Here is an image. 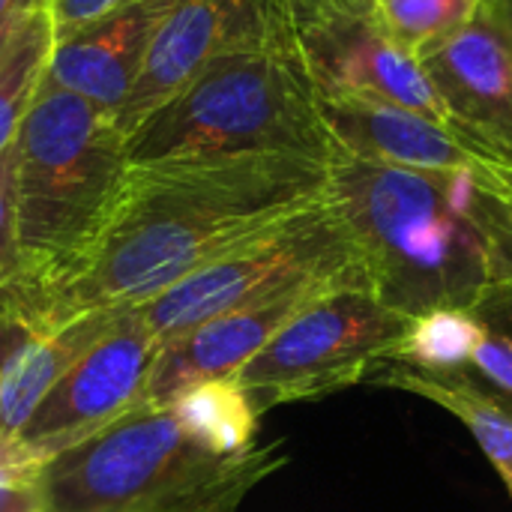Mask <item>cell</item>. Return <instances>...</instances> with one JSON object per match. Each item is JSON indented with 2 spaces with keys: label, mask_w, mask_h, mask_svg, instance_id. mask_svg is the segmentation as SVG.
<instances>
[{
  "label": "cell",
  "mask_w": 512,
  "mask_h": 512,
  "mask_svg": "<svg viewBox=\"0 0 512 512\" xmlns=\"http://www.w3.org/2000/svg\"><path fill=\"white\" fill-rule=\"evenodd\" d=\"M363 384L402 390L420 399L435 402L465 423V429L477 438L486 459L501 474L507 492L512 495V408L495 393H489L468 369L465 372H429L396 357H381L372 363Z\"/></svg>",
  "instance_id": "16"
},
{
  "label": "cell",
  "mask_w": 512,
  "mask_h": 512,
  "mask_svg": "<svg viewBox=\"0 0 512 512\" xmlns=\"http://www.w3.org/2000/svg\"><path fill=\"white\" fill-rule=\"evenodd\" d=\"M0 512H45L42 468L36 465L0 468Z\"/></svg>",
  "instance_id": "23"
},
{
  "label": "cell",
  "mask_w": 512,
  "mask_h": 512,
  "mask_svg": "<svg viewBox=\"0 0 512 512\" xmlns=\"http://www.w3.org/2000/svg\"><path fill=\"white\" fill-rule=\"evenodd\" d=\"M54 51V21L45 6H36L9 48L0 57V156L15 147L21 123L42 87Z\"/></svg>",
  "instance_id": "17"
},
{
  "label": "cell",
  "mask_w": 512,
  "mask_h": 512,
  "mask_svg": "<svg viewBox=\"0 0 512 512\" xmlns=\"http://www.w3.org/2000/svg\"><path fill=\"white\" fill-rule=\"evenodd\" d=\"M330 195V159L297 153L129 165L84 261L48 291L0 309L33 333H51L90 312L141 306Z\"/></svg>",
  "instance_id": "1"
},
{
  "label": "cell",
  "mask_w": 512,
  "mask_h": 512,
  "mask_svg": "<svg viewBox=\"0 0 512 512\" xmlns=\"http://www.w3.org/2000/svg\"><path fill=\"white\" fill-rule=\"evenodd\" d=\"M132 0H48V12H51V21H54V39L126 6Z\"/></svg>",
  "instance_id": "24"
},
{
  "label": "cell",
  "mask_w": 512,
  "mask_h": 512,
  "mask_svg": "<svg viewBox=\"0 0 512 512\" xmlns=\"http://www.w3.org/2000/svg\"><path fill=\"white\" fill-rule=\"evenodd\" d=\"M288 462L285 444L219 456L171 408L135 405L42 465L45 512H234Z\"/></svg>",
  "instance_id": "4"
},
{
  "label": "cell",
  "mask_w": 512,
  "mask_h": 512,
  "mask_svg": "<svg viewBox=\"0 0 512 512\" xmlns=\"http://www.w3.org/2000/svg\"><path fill=\"white\" fill-rule=\"evenodd\" d=\"M360 267H366L360 240L330 195L324 204L306 210L273 234L132 309L144 321L156 348H162L204 321Z\"/></svg>",
  "instance_id": "6"
},
{
  "label": "cell",
  "mask_w": 512,
  "mask_h": 512,
  "mask_svg": "<svg viewBox=\"0 0 512 512\" xmlns=\"http://www.w3.org/2000/svg\"><path fill=\"white\" fill-rule=\"evenodd\" d=\"M288 42H297L291 0H177L150 42L117 126L129 138L219 57Z\"/></svg>",
  "instance_id": "8"
},
{
  "label": "cell",
  "mask_w": 512,
  "mask_h": 512,
  "mask_svg": "<svg viewBox=\"0 0 512 512\" xmlns=\"http://www.w3.org/2000/svg\"><path fill=\"white\" fill-rule=\"evenodd\" d=\"M483 6L510 30V36H512V0H483Z\"/></svg>",
  "instance_id": "28"
},
{
  "label": "cell",
  "mask_w": 512,
  "mask_h": 512,
  "mask_svg": "<svg viewBox=\"0 0 512 512\" xmlns=\"http://www.w3.org/2000/svg\"><path fill=\"white\" fill-rule=\"evenodd\" d=\"M480 9L483 0H369L375 30L414 60L444 48Z\"/></svg>",
  "instance_id": "18"
},
{
  "label": "cell",
  "mask_w": 512,
  "mask_h": 512,
  "mask_svg": "<svg viewBox=\"0 0 512 512\" xmlns=\"http://www.w3.org/2000/svg\"><path fill=\"white\" fill-rule=\"evenodd\" d=\"M321 114L336 153L417 171H512L453 126L408 108L348 93H321Z\"/></svg>",
  "instance_id": "13"
},
{
  "label": "cell",
  "mask_w": 512,
  "mask_h": 512,
  "mask_svg": "<svg viewBox=\"0 0 512 512\" xmlns=\"http://www.w3.org/2000/svg\"><path fill=\"white\" fill-rule=\"evenodd\" d=\"M342 288H369L372 291L369 267L300 285L288 294L270 297L264 303L219 315L213 321H204V324L186 330L183 336H177L159 348V354L150 366L144 393H141V405L168 408L183 393H189L201 384L231 381L255 354H261L270 345V339L279 330H285L309 306H315L318 300H324Z\"/></svg>",
  "instance_id": "11"
},
{
  "label": "cell",
  "mask_w": 512,
  "mask_h": 512,
  "mask_svg": "<svg viewBox=\"0 0 512 512\" xmlns=\"http://www.w3.org/2000/svg\"><path fill=\"white\" fill-rule=\"evenodd\" d=\"M180 426L210 453L237 456L255 447L258 411L234 381H210L168 405Z\"/></svg>",
  "instance_id": "19"
},
{
  "label": "cell",
  "mask_w": 512,
  "mask_h": 512,
  "mask_svg": "<svg viewBox=\"0 0 512 512\" xmlns=\"http://www.w3.org/2000/svg\"><path fill=\"white\" fill-rule=\"evenodd\" d=\"M450 123L512 168V36L483 6L444 48L420 60Z\"/></svg>",
  "instance_id": "12"
},
{
  "label": "cell",
  "mask_w": 512,
  "mask_h": 512,
  "mask_svg": "<svg viewBox=\"0 0 512 512\" xmlns=\"http://www.w3.org/2000/svg\"><path fill=\"white\" fill-rule=\"evenodd\" d=\"M42 3H48V0H0V21L24 15V12L36 9V6H42Z\"/></svg>",
  "instance_id": "27"
},
{
  "label": "cell",
  "mask_w": 512,
  "mask_h": 512,
  "mask_svg": "<svg viewBox=\"0 0 512 512\" xmlns=\"http://www.w3.org/2000/svg\"><path fill=\"white\" fill-rule=\"evenodd\" d=\"M411 321L369 288H342L279 330L231 381L258 417L276 405L324 399L363 384L372 363L405 342Z\"/></svg>",
  "instance_id": "7"
},
{
  "label": "cell",
  "mask_w": 512,
  "mask_h": 512,
  "mask_svg": "<svg viewBox=\"0 0 512 512\" xmlns=\"http://www.w3.org/2000/svg\"><path fill=\"white\" fill-rule=\"evenodd\" d=\"M45 6V3H42ZM33 12V9H30ZM30 12H24V15H15V18H6V21H0V57H3V51L9 48V42L15 39V33L21 30V24L27 21V15Z\"/></svg>",
  "instance_id": "26"
},
{
  "label": "cell",
  "mask_w": 512,
  "mask_h": 512,
  "mask_svg": "<svg viewBox=\"0 0 512 512\" xmlns=\"http://www.w3.org/2000/svg\"><path fill=\"white\" fill-rule=\"evenodd\" d=\"M480 324L471 309H438L411 321L405 342L387 354L429 372H465L480 348Z\"/></svg>",
  "instance_id": "20"
},
{
  "label": "cell",
  "mask_w": 512,
  "mask_h": 512,
  "mask_svg": "<svg viewBox=\"0 0 512 512\" xmlns=\"http://www.w3.org/2000/svg\"><path fill=\"white\" fill-rule=\"evenodd\" d=\"M24 330V324L21 321H15L9 312H3L0 309V378H3V363H6V354H9V348H12V342L18 339V333Z\"/></svg>",
  "instance_id": "25"
},
{
  "label": "cell",
  "mask_w": 512,
  "mask_h": 512,
  "mask_svg": "<svg viewBox=\"0 0 512 512\" xmlns=\"http://www.w3.org/2000/svg\"><path fill=\"white\" fill-rule=\"evenodd\" d=\"M120 309H102L51 333L24 327L12 342L0 378V441H12L45 393L117 324Z\"/></svg>",
  "instance_id": "15"
},
{
  "label": "cell",
  "mask_w": 512,
  "mask_h": 512,
  "mask_svg": "<svg viewBox=\"0 0 512 512\" xmlns=\"http://www.w3.org/2000/svg\"><path fill=\"white\" fill-rule=\"evenodd\" d=\"M129 165L249 153L333 159L321 90L300 39L219 57L129 138Z\"/></svg>",
  "instance_id": "5"
},
{
  "label": "cell",
  "mask_w": 512,
  "mask_h": 512,
  "mask_svg": "<svg viewBox=\"0 0 512 512\" xmlns=\"http://www.w3.org/2000/svg\"><path fill=\"white\" fill-rule=\"evenodd\" d=\"M174 6L177 0H132L54 39L42 84L69 90L117 117L141 75L159 24Z\"/></svg>",
  "instance_id": "14"
},
{
  "label": "cell",
  "mask_w": 512,
  "mask_h": 512,
  "mask_svg": "<svg viewBox=\"0 0 512 512\" xmlns=\"http://www.w3.org/2000/svg\"><path fill=\"white\" fill-rule=\"evenodd\" d=\"M291 3L300 51L321 93L372 96L453 126L420 60L402 54L375 30L369 18V0Z\"/></svg>",
  "instance_id": "10"
},
{
  "label": "cell",
  "mask_w": 512,
  "mask_h": 512,
  "mask_svg": "<svg viewBox=\"0 0 512 512\" xmlns=\"http://www.w3.org/2000/svg\"><path fill=\"white\" fill-rule=\"evenodd\" d=\"M471 315L477 318L483 339L468 372L512 408V285L483 297Z\"/></svg>",
  "instance_id": "21"
},
{
  "label": "cell",
  "mask_w": 512,
  "mask_h": 512,
  "mask_svg": "<svg viewBox=\"0 0 512 512\" xmlns=\"http://www.w3.org/2000/svg\"><path fill=\"white\" fill-rule=\"evenodd\" d=\"M129 174L117 117L42 84L15 138V213L21 276L0 306L69 276L105 231Z\"/></svg>",
  "instance_id": "3"
},
{
  "label": "cell",
  "mask_w": 512,
  "mask_h": 512,
  "mask_svg": "<svg viewBox=\"0 0 512 512\" xmlns=\"http://www.w3.org/2000/svg\"><path fill=\"white\" fill-rule=\"evenodd\" d=\"M21 276L18 255V213H15V147L0 156V297L15 288Z\"/></svg>",
  "instance_id": "22"
},
{
  "label": "cell",
  "mask_w": 512,
  "mask_h": 512,
  "mask_svg": "<svg viewBox=\"0 0 512 512\" xmlns=\"http://www.w3.org/2000/svg\"><path fill=\"white\" fill-rule=\"evenodd\" d=\"M159 348L135 309H120L117 324L45 393L12 438L18 453L45 465L87 441L141 402Z\"/></svg>",
  "instance_id": "9"
},
{
  "label": "cell",
  "mask_w": 512,
  "mask_h": 512,
  "mask_svg": "<svg viewBox=\"0 0 512 512\" xmlns=\"http://www.w3.org/2000/svg\"><path fill=\"white\" fill-rule=\"evenodd\" d=\"M330 186L390 309L468 312L512 285V171H417L336 153Z\"/></svg>",
  "instance_id": "2"
}]
</instances>
